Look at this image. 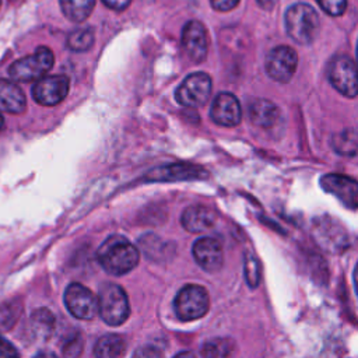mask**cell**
<instances>
[{
    "instance_id": "6da1fadb",
    "label": "cell",
    "mask_w": 358,
    "mask_h": 358,
    "mask_svg": "<svg viewBox=\"0 0 358 358\" xmlns=\"http://www.w3.org/2000/svg\"><path fill=\"white\" fill-rule=\"evenodd\" d=\"M102 268L112 275H122L131 271L140 259L137 248L122 235L106 238L96 252Z\"/></svg>"
},
{
    "instance_id": "7a4b0ae2",
    "label": "cell",
    "mask_w": 358,
    "mask_h": 358,
    "mask_svg": "<svg viewBox=\"0 0 358 358\" xmlns=\"http://www.w3.org/2000/svg\"><path fill=\"white\" fill-rule=\"evenodd\" d=\"M285 29L299 45H309L319 34L320 22L315 8L306 3H296L285 11Z\"/></svg>"
},
{
    "instance_id": "3957f363",
    "label": "cell",
    "mask_w": 358,
    "mask_h": 358,
    "mask_svg": "<svg viewBox=\"0 0 358 358\" xmlns=\"http://www.w3.org/2000/svg\"><path fill=\"white\" fill-rule=\"evenodd\" d=\"M53 52L46 46H39L32 55L11 63L8 67V76L15 81L39 80L53 67Z\"/></svg>"
},
{
    "instance_id": "277c9868",
    "label": "cell",
    "mask_w": 358,
    "mask_h": 358,
    "mask_svg": "<svg viewBox=\"0 0 358 358\" xmlns=\"http://www.w3.org/2000/svg\"><path fill=\"white\" fill-rule=\"evenodd\" d=\"M98 313L110 326L122 324L129 317V299L122 287L110 282L101 287L98 294Z\"/></svg>"
},
{
    "instance_id": "5b68a950",
    "label": "cell",
    "mask_w": 358,
    "mask_h": 358,
    "mask_svg": "<svg viewBox=\"0 0 358 358\" xmlns=\"http://www.w3.org/2000/svg\"><path fill=\"white\" fill-rule=\"evenodd\" d=\"M176 316L183 322L196 320L204 316L210 306L208 294L204 287L187 284L176 294L173 301Z\"/></svg>"
},
{
    "instance_id": "8992f818",
    "label": "cell",
    "mask_w": 358,
    "mask_h": 358,
    "mask_svg": "<svg viewBox=\"0 0 358 358\" xmlns=\"http://www.w3.org/2000/svg\"><path fill=\"white\" fill-rule=\"evenodd\" d=\"M327 78L341 95L348 98L358 95V67L348 56L338 55L329 62Z\"/></svg>"
},
{
    "instance_id": "52a82bcc",
    "label": "cell",
    "mask_w": 358,
    "mask_h": 358,
    "mask_svg": "<svg viewBox=\"0 0 358 358\" xmlns=\"http://www.w3.org/2000/svg\"><path fill=\"white\" fill-rule=\"evenodd\" d=\"M211 88V77L207 73H192L176 88L175 99L182 106L200 108L208 101Z\"/></svg>"
},
{
    "instance_id": "ba28073f",
    "label": "cell",
    "mask_w": 358,
    "mask_h": 358,
    "mask_svg": "<svg viewBox=\"0 0 358 358\" xmlns=\"http://www.w3.org/2000/svg\"><path fill=\"white\" fill-rule=\"evenodd\" d=\"M298 55L287 45L273 48L266 57V71L277 83H288L296 69Z\"/></svg>"
},
{
    "instance_id": "9c48e42d",
    "label": "cell",
    "mask_w": 358,
    "mask_h": 358,
    "mask_svg": "<svg viewBox=\"0 0 358 358\" xmlns=\"http://www.w3.org/2000/svg\"><path fill=\"white\" fill-rule=\"evenodd\" d=\"M64 305L74 317L81 320H90L98 313V298L78 282H73L66 288Z\"/></svg>"
},
{
    "instance_id": "30bf717a",
    "label": "cell",
    "mask_w": 358,
    "mask_h": 358,
    "mask_svg": "<svg viewBox=\"0 0 358 358\" xmlns=\"http://www.w3.org/2000/svg\"><path fill=\"white\" fill-rule=\"evenodd\" d=\"M70 81L63 74L45 76L32 85L34 99L43 106H55L60 103L69 94Z\"/></svg>"
},
{
    "instance_id": "8fae6325",
    "label": "cell",
    "mask_w": 358,
    "mask_h": 358,
    "mask_svg": "<svg viewBox=\"0 0 358 358\" xmlns=\"http://www.w3.org/2000/svg\"><path fill=\"white\" fill-rule=\"evenodd\" d=\"M206 176L207 171L199 165L190 162H175L152 168L143 179L147 182H178L203 179Z\"/></svg>"
},
{
    "instance_id": "7c38bea8",
    "label": "cell",
    "mask_w": 358,
    "mask_h": 358,
    "mask_svg": "<svg viewBox=\"0 0 358 358\" xmlns=\"http://www.w3.org/2000/svg\"><path fill=\"white\" fill-rule=\"evenodd\" d=\"M182 46L187 57L194 63H201L207 57L208 38L207 31L200 21L190 20L183 25Z\"/></svg>"
},
{
    "instance_id": "4fadbf2b",
    "label": "cell",
    "mask_w": 358,
    "mask_h": 358,
    "mask_svg": "<svg viewBox=\"0 0 358 358\" xmlns=\"http://www.w3.org/2000/svg\"><path fill=\"white\" fill-rule=\"evenodd\" d=\"M320 185L345 207L358 208V182L352 178L340 173H327L320 179Z\"/></svg>"
},
{
    "instance_id": "5bb4252c",
    "label": "cell",
    "mask_w": 358,
    "mask_h": 358,
    "mask_svg": "<svg viewBox=\"0 0 358 358\" xmlns=\"http://www.w3.org/2000/svg\"><path fill=\"white\" fill-rule=\"evenodd\" d=\"M211 120L220 126L234 127L242 119V109L238 98L231 92H220L210 109Z\"/></svg>"
},
{
    "instance_id": "9a60e30c",
    "label": "cell",
    "mask_w": 358,
    "mask_h": 358,
    "mask_svg": "<svg viewBox=\"0 0 358 358\" xmlns=\"http://www.w3.org/2000/svg\"><path fill=\"white\" fill-rule=\"evenodd\" d=\"M193 256L197 264L206 271H217L221 268L224 262V253L221 243L210 236L199 238L193 243Z\"/></svg>"
},
{
    "instance_id": "2e32d148",
    "label": "cell",
    "mask_w": 358,
    "mask_h": 358,
    "mask_svg": "<svg viewBox=\"0 0 358 358\" xmlns=\"http://www.w3.org/2000/svg\"><path fill=\"white\" fill-rule=\"evenodd\" d=\"M250 122L263 130H274L280 127L281 112L275 103L268 99H255L249 105Z\"/></svg>"
},
{
    "instance_id": "e0dca14e",
    "label": "cell",
    "mask_w": 358,
    "mask_h": 358,
    "mask_svg": "<svg viewBox=\"0 0 358 358\" xmlns=\"http://www.w3.org/2000/svg\"><path fill=\"white\" fill-rule=\"evenodd\" d=\"M180 222L189 232H203L214 225L215 213L210 207L201 204L190 206L182 213Z\"/></svg>"
},
{
    "instance_id": "ac0fdd59",
    "label": "cell",
    "mask_w": 358,
    "mask_h": 358,
    "mask_svg": "<svg viewBox=\"0 0 358 358\" xmlns=\"http://www.w3.org/2000/svg\"><path fill=\"white\" fill-rule=\"evenodd\" d=\"M27 108V99L22 90L6 80L0 78V112L7 113H22Z\"/></svg>"
},
{
    "instance_id": "d6986e66",
    "label": "cell",
    "mask_w": 358,
    "mask_h": 358,
    "mask_svg": "<svg viewBox=\"0 0 358 358\" xmlns=\"http://www.w3.org/2000/svg\"><path fill=\"white\" fill-rule=\"evenodd\" d=\"M124 352L126 341L119 334H105L94 347L95 358H123Z\"/></svg>"
},
{
    "instance_id": "ffe728a7",
    "label": "cell",
    "mask_w": 358,
    "mask_h": 358,
    "mask_svg": "<svg viewBox=\"0 0 358 358\" xmlns=\"http://www.w3.org/2000/svg\"><path fill=\"white\" fill-rule=\"evenodd\" d=\"M64 17L71 22L85 21L95 7V0H59Z\"/></svg>"
},
{
    "instance_id": "44dd1931",
    "label": "cell",
    "mask_w": 358,
    "mask_h": 358,
    "mask_svg": "<svg viewBox=\"0 0 358 358\" xmlns=\"http://www.w3.org/2000/svg\"><path fill=\"white\" fill-rule=\"evenodd\" d=\"M333 150L344 157L358 155V131L354 129H345L336 133L331 137Z\"/></svg>"
},
{
    "instance_id": "7402d4cb",
    "label": "cell",
    "mask_w": 358,
    "mask_h": 358,
    "mask_svg": "<svg viewBox=\"0 0 358 358\" xmlns=\"http://www.w3.org/2000/svg\"><path fill=\"white\" fill-rule=\"evenodd\" d=\"M66 45L73 52H87L94 45V31L91 27L77 28L69 34Z\"/></svg>"
},
{
    "instance_id": "603a6c76",
    "label": "cell",
    "mask_w": 358,
    "mask_h": 358,
    "mask_svg": "<svg viewBox=\"0 0 358 358\" xmlns=\"http://www.w3.org/2000/svg\"><path fill=\"white\" fill-rule=\"evenodd\" d=\"M232 347L229 338H214L203 345L201 354L204 358H227L231 354Z\"/></svg>"
},
{
    "instance_id": "cb8c5ba5",
    "label": "cell",
    "mask_w": 358,
    "mask_h": 358,
    "mask_svg": "<svg viewBox=\"0 0 358 358\" xmlns=\"http://www.w3.org/2000/svg\"><path fill=\"white\" fill-rule=\"evenodd\" d=\"M31 322H32V329L35 331L36 336H45L48 337L53 327H55V319H53V315L48 310V309H39V310H35L32 313V317H31Z\"/></svg>"
},
{
    "instance_id": "d4e9b609",
    "label": "cell",
    "mask_w": 358,
    "mask_h": 358,
    "mask_svg": "<svg viewBox=\"0 0 358 358\" xmlns=\"http://www.w3.org/2000/svg\"><path fill=\"white\" fill-rule=\"evenodd\" d=\"M243 268H245V278L250 288H256L260 284L262 270L259 260L252 253H245L243 259Z\"/></svg>"
},
{
    "instance_id": "484cf974",
    "label": "cell",
    "mask_w": 358,
    "mask_h": 358,
    "mask_svg": "<svg viewBox=\"0 0 358 358\" xmlns=\"http://www.w3.org/2000/svg\"><path fill=\"white\" fill-rule=\"evenodd\" d=\"M81 350H83V338L80 337V334H74L63 344L62 352L64 358H77L81 354Z\"/></svg>"
},
{
    "instance_id": "4316f807",
    "label": "cell",
    "mask_w": 358,
    "mask_h": 358,
    "mask_svg": "<svg viewBox=\"0 0 358 358\" xmlns=\"http://www.w3.org/2000/svg\"><path fill=\"white\" fill-rule=\"evenodd\" d=\"M323 11L337 17L341 15L347 8V0H316Z\"/></svg>"
},
{
    "instance_id": "83f0119b",
    "label": "cell",
    "mask_w": 358,
    "mask_h": 358,
    "mask_svg": "<svg viewBox=\"0 0 358 358\" xmlns=\"http://www.w3.org/2000/svg\"><path fill=\"white\" fill-rule=\"evenodd\" d=\"M17 317H18V310H17L15 305L7 303L0 308V327L1 329H8Z\"/></svg>"
},
{
    "instance_id": "f1b7e54d",
    "label": "cell",
    "mask_w": 358,
    "mask_h": 358,
    "mask_svg": "<svg viewBox=\"0 0 358 358\" xmlns=\"http://www.w3.org/2000/svg\"><path fill=\"white\" fill-rule=\"evenodd\" d=\"M131 358H164V355L157 347L143 345L134 351Z\"/></svg>"
},
{
    "instance_id": "f546056e",
    "label": "cell",
    "mask_w": 358,
    "mask_h": 358,
    "mask_svg": "<svg viewBox=\"0 0 358 358\" xmlns=\"http://www.w3.org/2000/svg\"><path fill=\"white\" fill-rule=\"evenodd\" d=\"M0 358H20L13 344L1 336H0Z\"/></svg>"
},
{
    "instance_id": "4dcf8cb0",
    "label": "cell",
    "mask_w": 358,
    "mask_h": 358,
    "mask_svg": "<svg viewBox=\"0 0 358 358\" xmlns=\"http://www.w3.org/2000/svg\"><path fill=\"white\" fill-rule=\"evenodd\" d=\"M239 0H210V4L217 11H229L238 6Z\"/></svg>"
},
{
    "instance_id": "1f68e13d",
    "label": "cell",
    "mask_w": 358,
    "mask_h": 358,
    "mask_svg": "<svg viewBox=\"0 0 358 358\" xmlns=\"http://www.w3.org/2000/svg\"><path fill=\"white\" fill-rule=\"evenodd\" d=\"M102 3H103L108 8H110V10L123 11V10H126V8L130 6L131 0H102Z\"/></svg>"
},
{
    "instance_id": "d6a6232c",
    "label": "cell",
    "mask_w": 358,
    "mask_h": 358,
    "mask_svg": "<svg viewBox=\"0 0 358 358\" xmlns=\"http://www.w3.org/2000/svg\"><path fill=\"white\" fill-rule=\"evenodd\" d=\"M256 1H257L259 6H260L262 8H264V10L273 8V7L275 6V3H277V0H256Z\"/></svg>"
},
{
    "instance_id": "836d02e7",
    "label": "cell",
    "mask_w": 358,
    "mask_h": 358,
    "mask_svg": "<svg viewBox=\"0 0 358 358\" xmlns=\"http://www.w3.org/2000/svg\"><path fill=\"white\" fill-rule=\"evenodd\" d=\"M34 358H57V355L50 351H42V352H38Z\"/></svg>"
},
{
    "instance_id": "e575fe53",
    "label": "cell",
    "mask_w": 358,
    "mask_h": 358,
    "mask_svg": "<svg viewBox=\"0 0 358 358\" xmlns=\"http://www.w3.org/2000/svg\"><path fill=\"white\" fill-rule=\"evenodd\" d=\"M175 358H196V357L189 351H182L178 355H175Z\"/></svg>"
},
{
    "instance_id": "d590c367",
    "label": "cell",
    "mask_w": 358,
    "mask_h": 358,
    "mask_svg": "<svg viewBox=\"0 0 358 358\" xmlns=\"http://www.w3.org/2000/svg\"><path fill=\"white\" fill-rule=\"evenodd\" d=\"M354 285H355V289H357V294H358V263H357L355 270H354Z\"/></svg>"
},
{
    "instance_id": "8d00e7d4",
    "label": "cell",
    "mask_w": 358,
    "mask_h": 358,
    "mask_svg": "<svg viewBox=\"0 0 358 358\" xmlns=\"http://www.w3.org/2000/svg\"><path fill=\"white\" fill-rule=\"evenodd\" d=\"M3 124H4V119H3V116H1V113H0V130H1Z\"/></svg>"
},
{
    "instance_id": "74e56055",
    "label": "cell",
    "mask_w": 358,
    "mask_h": 358,
    "mask_svg": "<svg viewBox=\"0 0 358 358\" xmlns=\"http://www.w3.org/2000/svg\"><path fill=\"white\" fill-rule=\"evenodd\" d=\"M357 57H358V45H357Z\"/></svg>"
},
{
    "instance_id": "f35d334b",
    "label": "cell",
    "mask_w": 358,
    "mask_h": 358,
    "mask_svg": "<svg viewBox=\"0 0 358 358\" xmlns=\"http://www.w3.org/2000/svg\"><path fill=\"white\" fill-rule=\"evenodd\" d=\"M0 7H1V0H0Z\"/></svg>"
}]
</instances>
